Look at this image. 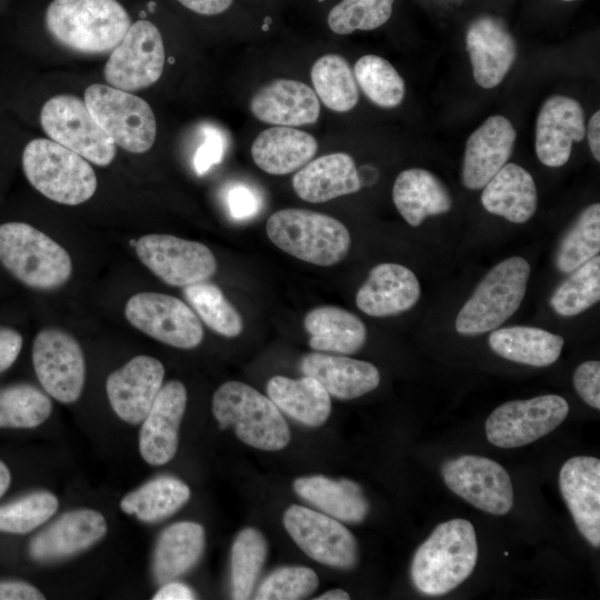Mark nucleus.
<instances>
[{"label": "nucleus", "instance_id": "nucleus-1", "mask_svg": "<svg viewBox=\"0 0 600 600\" xmlns=\"http://www.w3.org/2000/svg\"><path fill=\"white\" fill-rule=\"evenodd\" d=\"M130 26L129 13L117 0H53L46 11L50 36L83 54L111 52Z\"/></svg>", "mask_w": 600, "mask_h": 600}, {"label": "nucleus", "instance_id": "nucleus-2", "mask_svg": "<svg viewBox=\"0 0 600 600\" xmlns=\"http://www.w3.org/2000/svg\"><path fill=\"white\" fill-rule=\"evenodd\" d=\"M478 560L473 526L464 519L440 523L417 549L410 568L418 591L442 596L456 589L472 573Z\"/></svg>", "mask_w": 600, "mask_h": 600}, {"label": "nucleus", "instance_id": "nucleus-3", "mask_svg": "<svg viewBox=\"0 0 600 600\" xmlns=\"http://www.w3.org/2000/svg\"><path fill=\"white\" fill-rule=\"evenodd\" d=\"M268 238L279 249L302 261L329 267L349 252L347 227L320 212L289 208L272 213L266 226Z\"/></svg>", "mask_w": 600, "mask_h": 600}, {"label": "nucleus", "instance_id": "nucleus-4", "mask_svg": "<svg viewBox=\"0 0 600 600\" xmlns=\"http://www.w3.org/2000/svg\"><path fill=\"white\" fill-rule=\"evenodd\" d=\"M212 412L221 429L232 426L236 436L250 447L278 451L290 441V430L279 408L247 383L221 384L213 393Z\"/></svg>", "mask_w": 600, "mask_h": 600}, {"label": "nucleus", "instance_id": "nucleus-5", "mask_svg": "<svg viewBox=\"0 0 600 600\" xmlns=\"http://www.w3.org/2000/svg\"><path fill=\"white\" fill-rule=\"evenodd\" d=\"M0 262L20 282L38 290L57 289L72 273L67 250L24 222L0 226Z\"/></svg>", "mask_w": 600, "mask_h": 600}, {"label": "nucleus", "instance_id": "nucleus-6", "mask_svg": "<svg viewBox=\"0 0 600 600\" xmlns=\"http://www.w3.org/2000/svg\"><path fill=\"white\" fill-rule=\"evenodd\" d=\"M22 168L32 187L58 203L80 204L97 190L88 160L51 139L31 140L22 153Z\"/></svg>", "mask_w": 600, "mask_h": 600}, {"label": "nucleus", "instance_id": "nucleus-7", "mask_svg": "<svg viewBox=\"0 0 600 600\" xmlns=\"http://www.w3.org/2000/svg\"><path fill=\"white\" fill-rule=\"evenodd\" d=\"M529 276L530 266L521 257H511L494 266L460 309L457 332L476 336L500 327L519 309Z\"/></svg>", "mask_w": 600, "mask_h": 600}, {"label": "nucleus", "instance_id": "nucleus-8", "mask_svg": "<svg viewBox=\"0 0 600 600\" xmlns=\"http://www.w3.org/2000/svg\"><path fill=\"white\" fill-rule=\"evenodd\" d=\"M84 103L116 146L132 152H147L154 143L157 122L147 101L111 86L94 83L84 91Z\"/></svg>", "mask_w": 600, "mask_h": 600}, {"label": "nucleus", "instance_id": "nucleus-9", "mask_svg": "<svg viewBox=\"0 0 600 600\" xmlns=\"http://www.w3.org/2000/svg\"><path fill=\"white\" fill-rule=\"evenodd\" d=\"M40 123L51 140L97 166L106 167L116 157V143L76 96L49 99L41 109Z\"/></svg>", "mask_w": 600, "mask_h": 600}, {"label": "nucleus", "instance_id": "nucleus-10", "mask_svg": "<svg viewBox=\"0 0 600 600\" xmlns=\"http://www.w3.org/2000/svg\"><path fill=\"white\" fill-rule=\"evenodd\" d=\"M568 413L567 400L557 394L508 401L488 417L487 439L499 448L522 447L553 431Z\"/></svg>", "mask_w": 600, "mask_h": 600}, {"label": "nucleus", "instance_id": "nucleus-11", "mask_svg": "<svg viewBox=\"0 0 600 600\" xmlns=\"http://www.w3.org/2000/svg\"><path fill=\"white\" fill-rule=\"evenodd\" d=\"M166 53L159 29L148 20L131 23L122 41L111 51L104 79L113 88L136 91L150 87L162 74Z\"/></svg>", "mask_w": 600, "mask_h": 600}, {"label": "nucleus", "instance_id": "nucleus-12", "mask_svg": "<svg viewBox=\"0 0 600 600\" xmlns=\"http://www.w3.org/2000/svg\"><path fill=\"white\" fill-rule=\"evenodd\" d=\"M134 248L141 262L169 286L203 282L217 271L212 251L198 241L152 233L138 239Z\"/></svg>", "mask_w": 600, "mask_h": 600}, {"label": "nucleus", "instance_id": "nucleus-13", "mask_svg": "<svg viewBox=\"0 0 600 600\" xmlns=\"http://www.w3.org/2000/svg\"><path fill=\"white\" fill-rule=\"evenodd\" d=\"M127 320L151 338L180 349H192L203 340V328L182 300L160 292H139L124 309Z\"/></svg>", "mask_w": 600, "mask_h": 600}, {"label": "nucleus", "instance_id": "nucleus-14", "mask_svg": "<svg viewBox=\"0 0 600 600\" xmlns=\"http://www.w3.org/2000/svg\"><path fill=\"white\" fill-rule=\"evenodd\" d=\"M32 361L42 388L62 403L77 401L84 386L86 363L79 342L69 333L47 328L33 341Z\"/></svg>", "mask_w": 600, "mask_h": 600}, {"label": "nucleus", "instance_id": "nucleus-15", "mask_svg": "<svg viewBox=\"0 0 600 600\" xmlns=\"http://www.w3.org/2000/svg\"><path fill=\"white\" fill-rule=\"evenodd\" d=\"M447 487L473 507L503 516L513 507V487L507 470L498 462L473 454L448 460L441 468Z\"/></svg>", "mask_w": 600, "mask_h": 600}, {"label": "nucleus", "instance_id": "nucleus-16", "mask_svg": "<svg viewBox=\"0 0 600 600\" xmlns=\"http://www.w3.org/2000/svg\"><path fill=\"white\" fill-rule=\"evenodd\" d=\"M283 524L297 546L313 560L339 569L357 564V540L337 519L292 504L283 514Z\"/></svg>", "mask_w": 600, "mask_h": 600}, {"label": "nucleus", "instance_id": "nucleus-17", "mask_svg": "<svg viewBox=\"0 0 600 600\" xmlns=\"http://www.w3.org/2000/svg\"><path fill=\"white\" fill-rule=\"evenodd\" d=\"M163 377L162 363L144 354L110 373L106 389L117 416L131 424L141 423L162 387Z\"/></svg>", "mask_w": 600, "mask_h": 600}, {"label": "nucleus", "instance_id": "nucleus-18", "mask_svg": "<svg viewBox=\"0 0 600 600\" xmlns=\"http://www.w3.org/2000/svg\"><path fill=\"white\" fill-rule=\"evenodd\" d=\"M586 137V117L581 104L566 96L548 98L536 123V153L547 167H561L570 158L573 142Z\"/></svg>", "mask_w": 600, "mask_h": 600}, {"label": "nucleus", "instance_id": "nucleus-19", "mask_svg": "<svg viewBox=\"0 0 600 600\" xmlns=\"http://www.w3.org/2000/svg\"><path fill=\"white\" fill-rule=\"evenodd\" d=\"M186 406L187 390L182 382L172 380L161 387L139 434V450L149 464L161 466L174 457Z\"/></svg>", "mask_w": 600, "mask_h": 600}, {"label": "nucleus", "instance_id": "nucleus-20", "mask_svg": "<svg viewBox=\"0 0 600 600\" xmlns=\"http://www.w3.org/2000/svg\"><path fill=\"white\" fill-rule=\"evenodd\" d=\"M477 84L484 89L497 87L507 76L517 57V44L499 18L482 16L473 20L466 34Z\"/></svg>", "mask_w": 600, "mask_h": 600}, {"label": "nucleus", "instance_id": "nucleus-21", "mask_svg": "<svg viewBox=\"0 0 600 600\" xmlns=\"http://www.w3.org/2000/svg\"><path fill=\"white\" fill-rule=\"evenodd\" d=\"M563 500L583 538L600 546V460L578 456L563 463L559 472Z\"/></svg>", "mask_w": 600, "mask_h": 600}, {"label": "nucleus", "instance_id": "nucleus-22", "mask_svg": "<svg viewBox=\"0 0 600 600\" xmlns=\"http://www.w3.org/2000/svg\"><path fill=\"white\" fill-rule=\"evenodd\" d=\"M107 532L104 517L91 509H77L36 534L29 554L39 562H52L74 556L99 541Z\"/></svg>", "mask_w": 600, "mask_h": 600}, {"label": "nucleus", "instance_id": "nucleus-23", "mask_svg": "<svg viewBox=\"0 0 600 600\" xmlns=\"http://www.w3.org/2000/svg\"><path fill=\"white\" fill-rule=\"evenodd\" d=\"M516 130L503 116L489 117L468 138L461 179L464 187L477 190L483 188L507 163L514 142Z\"/></svg>", "mask_w": 600, "mask_h": 600}, {"label": "nucleus", "instance_id": "nucleus-24", "mask_svg": "<svg viewBox=\"0 0 600 600\" xmlns=\"http://www.w3.org/2000/svg\"><path fill=\"white\" fill-rule=\"evenodd\" d=\"M416 274L399 263L373 267L356 294L357 307L371 317L396 316L411 309L420 298Z\"/></svg>", "mask_w": 600, "mask_h": 600}, {"label": "nucleus", "instance_id": "nucleus-25", "mask_svg": "<svg viewBox=\"0 0 600 600\" xmlns=\"http://www.w3.org/2000/svg\"><path fill=\"white\" fill-rule=\"evenodd\" d=\"M250 110L262 122L299 127L317 122L320 102L308 84L297 80L276 79L254 93Z\"/></svg>", "mask_w": 600, "mask_h": 600}, {"label": "nucleus", "instance_id": "nucleus-26", "mask_svg": "<svg viewBox=\"0 0 600 600\" xmlns=\"http://www.w3.org/2000/svg\"><path fill=\"white\" fill-rule=\"evenodd\" d=\"M304 376L319 381L327 392L341 400L361 397L380 383V373L370 362L326 353H309L301 359Z\"/></svg>", "mask_w": 600, "mask_h": 600}, {"label": "nucleus", "instance_id": "nucleus-27", "mask_svg": "<svg viewBox=\"0 0 600 600\" xmlns=\"http://www.w3.org/2000/svg\"><path fill=\"white\" fill-rule=\"evenodd\" d=\"M292 187L299 198L321 203L354 193L361 180L353 159L343 152L321 156L300 168L292 178Z\"/></svg>", "mask_w": 600, "mask_h": 600}, {"label": "nucleus", "instance_id": "nucleus-28", "mask_svg": "<svg viewBox=\"0 0 600 600\" xmlns=\"http://www.w3.org/2000/svg\"><path fill=\"white\" fill-rule=\"evenodd\" d=\"M317 150L318 142L310 133L276 126L258 134L251 146V156L264 172L283 176L308 163Z\"/></svg>", "mask_w": 600, "mask_h": 600}, {"label": "nucleus", "instance_id": "nucleus-29", "mask_svg": "<svg viewBox=\"0 0 600 600\" xmlns=\"http://www.w3.org/2000/svg\"><path fill=\"white\" fill-rule=\"evenodd\" d=\"M537 201L532 176L516 163H506L481 194V203L488 212L513 223L527 222L536 212Z\"/></svg>", "mask_w": 600, "mask_h": 600}, {"label": "nucleus", "instance_id": "nucleus-30", "mask_svg": "<svg viewBox=\"0 0 600 600\" xmlns=\"http://www.w3.org/2000/svg\"><path fill=\"white\" fill-rule=\"evenodd\" d=\"M394 206L412 227L429 216L448 212L452 198L447 187L430 171L411 168L400 172L392 188Z\"/></svg>", "mask_w": 600, "mask_h": 600}, {"label": "nucleus", "instance_id": "nucleus-31", "mask_svg": "<svg viewBox=\"0 0 600 600\" xmlns=\"http://www.w3.org/2000/svg\"><path fill=\"white\" fill-rule=\"evenodd\" d=\"M204 542V529L197 522L181 521L167 527L153 552L154 580L164 584L188 572L200 560Z\"/></svg>", "mask_w": 600, "mask_h": 600}, {"label": "nucleus", "instance_id": "nucleus-32", "mask_svg": "<svg viewBox=\"0 0 600 600\" xmlns=\"http://www.w3.org/2000/svg\"><path fill=\"white\" fill-rule=\"evenodd\" d=\"M294 491L326 514L344 522L360 523L369 512L362 488L348 479L333 480L324 476L298 478Z\"/></svg>", "mask_w": 600, "mask_h": 600}, {"label": "nucleus", "instance_id": "nucleus-33", "mask_svg": "<svg viewBox=\"0 0 600 600\" xmlns=\"http://www.w3.org/2000/svg\"><path fill=\"white\" fill-rule=\"evenodd\" d=\"M267 392L280 411L304 426L319 427L330 416V394L312 377L274 376L267 383Z\"/></svg>", "mask_w": 600, "mask_h": 600}, {"label": "nucleus", "instance_id": "nucleus-34", "mask_svg": "<svg viewBox=\"0 0 600 600\" xmlns=\"http://www.w3.org/2000/svg\"><path fill=\"white\" fill-rule=\"evenodd\" d=\"M311 336L309 344L317 351L351 354L367 338L364 323L352 312L336 306H322L307 313L303 321Z\"/></svg>", "mask_w": 600, "mask_h": 600}, {"label": "nucleus", "instance_id": "nucleus-35", "mask_svg": "<svg viewBox=\"0 0 600 600\" xmlns=\"http://www.w3.org/2000/svg\"><path fill=\"white\" fill-rule=\"evenodd\" d=\"M498 356L522 364L547 367L558 360L563 338L536 327H508L494 330L488 339Z\"/></svg>", "mask_w": 600, "mask_h": 600}, {"label": "nucleus", "instance_id": "nucleus-36", "mask_svg": "<svg viewBox=\"0 0 600 600\" xmlns=\"http://www.w3.org/2000/svg\"><path fill=\"white\" fill-rule=\"evenodd\" d=\"M190 498L189 487L181 480L162 476L152 479L128 493L120 508L144 522H156L170 517Z\"/></svg>", "mask_w": 600, "mask_h": 600}, {"label": "nucleus", "instance_id": "nucleus-37", "mask_svg": "<svg viewBox=\"0 0 600 600\" xmlns=\"http://www.w3.org/2000/svg\"><path fill=\"white\" fill-rule=\"evenodd\" d=\"M311 81L317 97L332 111L347 112L359 100V90L348 61L334 53L319 58L311 68Z\"/></svg>", "mask_w": 600, "mask_h": 600}, {"label": "nucleus", "instance_id": "nucleus-38", "mask_svg": "<svg viewBox=\"0 0 600 600\" xmlns=\"http://www.w3.org/2000/svg\"><path fill=\"white\" fill-rule=\"evenodd\" d=\"M600 251V204L586 208L562 238L556 254V266L570 273Z\"/></svg>", "mask_w": 600, "mask_h": 600}, {"label": "nucleus", "instance_id": "nucleus-39", "mask_svg": "<svg viewBox=\"0 0 600 600\" xmlns=\"http://www.w3.org/2000/svg\"><path fill=\"white\" fill-rule=\"evenodd\" d=\"M267 541L251 527L242 529L231 548V594L233 599H248L267 558Z\"/></svg>", "mask_w": 600, "mask_h": 600}, {"label": "nucleus", "instance_id": "nucleus-40", "mask_svg": "<svg viewBox=\"0 0 600 600\" xmlns=\"http://www.w3.org/2000/svg\"><path fill=\"white\" fill-rule=\"evenodd\" d=\"M354 79L364 94L377 106L394 108L406 93V84L394 67L384 58L367 54L353 67Z\"/></svg>", "mask_w": 600, "mask_h": 600}, {"label": "nucleus", "instance_id": "nucleus-41", "mask_svg": "<svg viewBox=\"0 0 600 600\" xmlns=\"http://www.w3.org/2000/svg\"><path fill=\"white\" fill-rule=\"evenodd\" d=\"M183 288L186 299L210 329L228 338L241 333L242 318L219 287L203 281Z\"/></svg>", "mask_w": 600, "mask_h": 600}, {"label": "nucleus", "instance_id": "nucleus-42", "mask_svg": "<svg viewBox=\"0 0 600 600\" xmlns=\"http://www.w3.org/2000/svg\"><path fill=\"white\" fill-rule=\"evenodd\" d=\"M51 410V400L34 386L19 383L0 389V428L38 427Z\"/></svg>", "mask_w": 600, "mask_h": 600}, {"label": "nucleus", "instance_id": "nucleus-43", "mask_svg": "<svg viewBox=\"0 0 600 600\" xmlns=\"http://www.w3.org/2000/svg\"><path fill=\"white\" fill-rule=\"evenodd\" d=\"M600 299V257L597 254L573 270L550 298L552 309L560 316H577Z\"/></svg>", "mask_w": 600, "mask_h": 600}, {"label": "nucleus", "instance_id": "nucleus-44", "mask_svg": "<svg viewBox=\"0 0 600 600\" xmlns=\"http://www.w3.org/2000/svg\"><path fill=\"white\" fill-rule=\"evenodd\" d=\"M394 0H342L328 14V26L337 34L370 31L384 24Z\"/></svg>", "mask_w": 600, "mask_h": 600}, {"label": "nucleus", "instance_id": "nucleus-45", "mask_svg": "<svg viewBox=\"0 0 600 600\" xmlns=\"http://www.w3.org/2000/svg\"><path fill=\"white\" fill-rule=\"evenodd\" d=\"M59 501L48 491H36L0 506V531L28 533L54 514Z\"/></svg>", "mask_w": 600, "mask_h": 600}, {"label": "nucleus", "instance_id": "nucleus-46", "mask_svg": "<svg viewBox=\"0 0 600 600\" xmlns=\"http://www.w3.org/2000/svg\"><path fill=\"white\" fill-rule=\"evenodd\" d=\"M319 584L317 573L307 567H283L273 571L260 584L254 599L296 600L313 593Z\"/></svg>", "mask_w": 600, "mask_h": 600}, {"label": "nucleus", "instance_id": "nucleus-47", "mask_svg": "<svg viewBox=\"0 0 600 600\" xmlns=\"http://www.w3.org/2000/svg\"><path fill=\"white\" fill-rule=\"evenodd\" d=\"M224 200L230 217L237 221L252 219L262 207L261 196L242 182L230 184L226 190Z\"/></svg>", "mask_w": 600, "mask_h": 600}, {"label": "nucleus", "instance_id": "nucleus-48", "mask_svg": "<svg viewBox=\"0 0 600 600\" xmlns=\"http://www.w3.org/2000/svg\"><path fill=\"white\" fill-rule=\"evenodd\" d=\"M573 386L579 397L590 407L600 409V362L586 361L573 373Z\"/></svg>", "mask_w": 600, "mask_h": 600}, {"label": "nucleus", "instance_id": "nucleus-49", "mask_svg": "<svg viewBox=\"0 0 600 600\" xmlns=\"http://www.w3.org/2000/svg\"><path fill=\"white\" fill-rule=\"evenodd\" d=\"M202 144L198 148L193 159V167L198 174H204L211 167L221 162L226 149V140L216 128H207Z\"/></svg>", "mask_w": 600, "mask_h": 600}, {"label": "nucleus", "instance_id": "nucleus-50", "mask_svg": "<svg viewBox=\"0 0 600 600\" xmlns=\"http://www.w3.org/2000/svg\"><path fill=\"white\" fill-rule=\"evenodd\" d=\"M21 348V334L12 328L0 327V373L13 364Z\"/></svg>", "mask_w": 600, "mask_h": 600}, {"label": "nucleus", "instance_id": "nucleus-51", "mask_svg": "<svg viewBox=\"0 0 600 600\" xmlns=\"http://www.w3.org/2000/svg\"><path fill=\"white\" fill-rule=\"evenodd\" d=\"M43 594L23 581H0V600H43Z\"/></svg>", "mask_w": 600, "mask_h": 600}, {"label": "nucleus", "instance_id": "nucleus-52", "mask_svg": "<svg viewBox=\"0 0 600 600\" xmlns=\"http://www.w3.org/2000/svg\"><path fill=\"white\" fill-rule=\"evenodd\" d=\"M189 10L203 16H216L230 8L233 0H177Z\"/></svg>", "mask_w": 600, "mask_h": 600}, {"label": "nucleus", "instance_id": "nucleus-53", "mask_svg": "<svg viewBox=\"0 0 600 600\" xmlns=\"http://www.w3.org/2000/svg\"><path fill=\"white\" fill-rule=\"evenodd\" d=\"M153 600H191L196 599V593L188 586L169 581L164 583L152 597Z\"/></svg>", "mask_w": 600, "mask_h": 600}, {"label": "nucleus", "instance_id": "nucleus-54", "mask_svg": "<svg viewBox=\"0 0 600 600\" xmlns=\"http://www.w3.org/2000/svg\"><path fill=\"white\" fill-rule=\"evenodd\" d=\"M586 134L592 156L600 161V112L596 111L586 127Z\"/></svg>", "mask_w": 600, "mask_h": 600}, {"label": "nucleus", "instance_id": "nucleus-55", "mask_svg": "<svg viewBox=\"0 0 600 600\" xmlns=\"http://www.w3.org/2000/svg\"><path fill=\"white\" fill-rule=\"evenodd\" d=\"M316 599L318 600H348L350 599V596L348 592H346L342 589H332L322 593Z\"/></svg>", "mask_w": 600, "mask_h": 600}, {"label": "nucleus", "instance_id": "nucleus-56", "mask_svg": "<svg viewBox=\"0 0 600 600\" xmlns=\"http://www.w3.org/2000/svg\"><path fill=\"white\" fill-rule=\"evenodd\" d=\"M11 474L8 467L0 461V497L7 491L10 486Z\"/></svg>", "mask_w": 600, "mask_h": 600}, {"label": "nucleus", "instance_id": "nucleus-57", "mask_svg": "<svg viewBox=\"0 0 600 600\" xmlns=\"http://www.w3.org/2000/svg\"><path fill=\"white\" fill-rule=\"evenodd\" d=\"M562 1H574V0H562Z\"/></svg>", "mask_w": 600, "mask_h": 600}]
</instances>
